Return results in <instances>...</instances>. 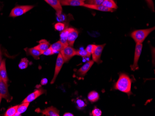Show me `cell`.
Returning <instances> with one entry per match:
<instances>
[{"label":"cell","mask_w":155,"mask_h":116,"mask_svg":"<svg viewBox=\"0 0 155 116\" xmlns=\"http://www.w3.org/2000/svg\"><path fill=\"white\" fill-rule=\"evenodd\" d=\"M54 28L57 31L62 32L66 28V26L64 23L58 22L55 24Z\"/></svg>","instance_id":"27"},{"label":"cell","mask_w":155,"mask_h":116,"mask_svg":"<svg viewBox=\"0 0 155 116\" xmlns=\"http://www.w3.org/2000/svg\"><path fill=\"white\" fill-rule=\"evenodd\" d=\"M2 60V55L1 50V47H0V66H1V64Z\"/></svg>","instance_id":"36"},{"label":"cell","mask_w":155,"mask_h":116,"mask_svg":"<svg viewBox=\"0 0 155 116\" xmlns=\"http://www.w3.org/2000/svg\"><path fill=\"white\" fill-rule=\"evenodd\" d=\"M131 80L127 74H121L115 85L114 88L122 92L127 93L129 96L131 94Z\"/></svg>","instance_id":"1"},{"label":"cell","mask_w":155,"mask_h":116,"mask_svg":"<svg viewBox=\"0 0 155 116\" xmlns=\"http://www.w3.org/2000/svg\"><path fill=\"white\" fill-rule=\"evenodd\" d=\"M97 45H89L87 47L86 50L89 53H93V52L94 51Z\"/></svg>","instance_id":"30"},{"label":"cell","mask_w":155,"mask_h":116,"mask_svg":"<svg viewBox=\"0 0 155 116\" xmlns=\"http://www.w3.org/2000/svg\"><path fill=\"white\" fill-rule=\"evenodd\" d=\"M68 33V28H66L63 31H62L60 35V37H61L60 41L66 46H68L67 42Z\"/></svg>","instance_id":"22"},{"label":"cell","mask_w":155,"mask_h":116,"mask_svg":"<svg viewBox=\"0 0 155 116\" xmlns=\"http://www.w3.org/2000/svg\"><path fill=\"white\" fill-rule=\"evenodd\" d=\"M147 4L148 5L149 7L153 10H154V3H153V0H145Z\"/></svg>","instance_id":"33"},{"label":"cell","mask_w":155,"mask_h":116,"mask_svg":"<svg viewBox=\"0 0 155 116\" xmlns=\"http://www.w3.org/2000/svg\"><path fill=\"white\" fill-rule=\"evenodd\" d=\"M25 50L27 54L31 55L35 60H39L40 59V56L43 54L42 52L35 48V47L31 48H26L25 49Z\"/></svg>","instance_id":"16"},{"label":"cell","mask_w":155,"mask_h":116,"mask_svg":"<svg viewBox=\"0 0 155 116\" xmlns=\"http://www.w3.org/2000/svg\"><path fill=\"white\" fill-rule=\"evenodd\" d=\"M2 97L1 95H0V105H1V103L2 99Z\"/></svg>","instance_id":"38"},{"label":"cell","mask_w":155,"mask_h":116,"mask_svg":"<svg viewBox=\"0 0 155 116\" xmlns=\"http://www.w3.org/2000/svg\"><path fill=\"white\" fill-rule=\"evenodd\" d=\"M76 51L73 47L68 46L61 51L60 52L64 60V63L68 62L73 57L76 56Z\"/></svg>","instance_id":"4"},{"label":"cell","mask_w":155,"mask_h":116,"mask_svg":"<svg viewBox=\"0 0 155 116\" xmlns=\"http://www.w3.org/2000/svg\"><path fill=\"white\" fill-rule=\"evenodd\" d=\"M74 1H77L79 2H84L86 0H74Z\"/></svg>","instance_id":"37"},{"label":"cell","mask_w":155,"mask_h":116,"mask_svg":"<svg viewBox=\"0 0 155 116\" xmlns=\"http://www.w3.org/2000/svg\"><path fill=\"white\" fill-rule=\"evenodd\" d=\"M0 10H1V8H0Z\"/></svg>","instance_id":"39"},{"label":"cell","mask_w":155,"mask_h":116,"mask_svg":"<svg viewBox=\"0 0 155 116\" xmlns=\"http://www.w3.org/2000/svg\"><path fill=\"white\" fill-rule=\"evenodd\" d=\"M48 83V79L46 78H43L41 80V84L42 85H45L47 84Z\"/></svg>","instance_id":"34"},{"label":"cell","mask_w":155,"mask_h":116,"mask_svg":"<svg viewBox=\"0 0 155 116\" xmlns=\"http://www.w3.org/2000/svg\"><path fill=\"white\" fill-rule=\"evenodd\" d=\"M44 1L55 10L57 15L59 16L61 15L62 12V8L59 0H44Z\"/></svg>","instance_id":"11"},{"label":"cell","mask_w":155,"mask_h":116,"mask_svg":"<svg viewBox=\"0 0 155 116\" xmlns=\"http://www.w3.org/2000/svg\"><path fill=\"white\" fill-rule=\"evenodd\" d=\"M61 6H83L84 2L74 0H59Z\"/></svg>","instance_id":"17"},{"label":"cell","mask_w":155,"mask_h":116,"mask_svg":"<svg viewBox=\"0 0 155 116\" xmlns=\"http://www.w3.org/2000/svg\"><path fill=\"white\" fill-rule=\"evenodd\" d=\"M50 46V44L48 42V41L46 40V39H42L39 41V45H37L36 46L34 47L43 52L46 51L47 49H48Z\"/></svg>","instance_id":"18"},{"label":"cell","mask_w":155,"mask_h":116,"mask_svg":"<svg viewBox=\"0 0 155 116\" xmlns=\"http://www.w3.org/2000/svg\"><path fill=\"white\" fill-rule=\"evenodd\" d=\"M29 61L26 58H24L21 59L20 63L18 64V67L21 70H24L27 68L28 65Z\"/></svg>","instance_id":"26"},{"label":"cell","mask_w":155,"mask_h":116,"mask_svg":"<svg viewBox=\"0 0 155 116\" xmlns=\"http://www.w3.org/2000/svg\"><path fill=\"white\" fill-rule=\"evenodd\" d=\"M45 92L46 91L45 90L41 89V88L35 90L34 92H32L29 95H28V96L23 100L22 103H25V102L30 103L35 100V99H36L37 98L39 97L42 94H44Z\"/></svg>","instance_id":"10"},{"label":"cell","mask_w":155,"mask_h":116,"mask_svg":"<svg viewBox=\"0 0 155 116\" xmlns=\"http://www.w3.org/2000/svg\"><path fill=\"white\" fill-rule=\"evenodd\" d=\"M143 44L137 43L136 45L135 51L134 58L133 64L131 66V70L133 71L138 69V62L141 54L142 51Z\"/></svg>","instance_id":"6"},{"label":"cell","mask_w":155,"mask_h":116,"mask_svg":"<svg viewBox=\"0 0 155 116\" xmlns=\"http://www.w3.org/2000/svg\"><path fill=\"white\" fill-rule=\"evenodd\" d=\"M67 46H66L63 43H62L61 41L59 40L57 41V42L50 45V47L55 53L58 52H61Z\"/></svg>","instance_id":"19"},{"label":"cell","mask_w":155,"mask_h":116,"mask_svg":"<svg viewBox=\"0 0 155 116\" xmlns=\"http://www.w3.org/2000/svg\"><path fill=\"white\" fill-rule=\"evenodd\" d=\"M64 61L61 53L58 55V57H57V60L56 62L55 67L54 74V77H53V79L51 81V84L54 83L55 81L56 78L58 76V74L60 73L63 65L64 64Z\"/></svg>","instance_id":"7"},{"label":"cell","mask_w":155,"mask_h":116,"mask_svg":"<svg viewBox=\"0 0 155 116\" xmlns=\"http://www.w3.org/2000/svg\"><path fill=\"white\" fill-rule=\"evenodd\" d=\"M104 0H87L86 4L91 5H102Z\"/></svg>","instance_id":"28"},{"label":"cell","mask_w":155,"mask_h":116,"mask_svg":"<svg viewBox=\"0 0 155 116\" xmlns=\"http://www.w3.org/2000/svg\"><path fill=\"white\" fill-rule=\"evenodd\" d=\"M0 95H1L2 98L6 99L8 102H10L12 100V97H11L8 90V83L0 77Z\"/></svg>","instance_id":"5"},{"label":"cell","mask_w":155,"mask_h":116,"mask_svg":"<svg viewBox=\"0 0 155 116\" xmlns=\"http://www.w3.org/2000/svg\"><path fill=\"white\" fill-rule=\"evenodd\" d=\"M0 77L5 81L6 83H8V77L6 70V61L5 59L2 60L1 64L0 66Z\"/></svg>","instance_id":"15"},{"label":"cell","mask_w":155,"mask_h":116,"mask_svg":"<svg viewBox=\"0 0 155 116\" xmlns=\"http://www.w3.org/2000/svg\"><path fill=\"white\" fill-rule=\"evenodd\" d=\"M41 112L43 115L47 116H60V111L57 108L54 106L48 107L43 110L41 111Z\"/></svg>","instance_id":"13"},{"label":"cell","mask_w":155,"mask_h":116,"mask_svg":"<svg viewBox=\"0 0 155 116\" xmlns=\"http://www.w3.org/2000/svg\"><path fill=\"white\" fill-rule=\"evenodd\" d=\"M155 27H153L152 28L148 29L136 30L131 33L130 36L135 41L136 44H142L147 36H148L151 32L155 30Z\"/></svg>","instance_id":"2"},{"label":"cell","mask_w":155,"mask_h":116,"mask_svg":"<svg viewBox=\"0 0 155 116\" xmlns=\"http://www.w3.org/2000/svg\"><path fill=\"white\" fill-rule=\"evenodd\" d=\"M64 116H74V115L72 113H70V112H66L63 115Z\"/></svg>","instance_id":"35"},{"label":"cell","mask_w":155,"mask_h":116,"mask_svg":"<svg viewBox=\"0 0 155 116\" xmlns=\"http://www.w3.org/2000/svg\"><path fill=\"white\" fill-rule=\"evenodd\" d=\"M79 36V32L76 29L74 28H68L67 42L70 46L73 47L75 41Z\"/></svg>","instance_id":"8"},{"label":"cell","mask_w":155,"mask_h":116,"mask_svg":"<svg viewBox=\"0 0 155 116\" xmlns=\"http://www.w3.org/2000/svg\"><path fill=\"white\" fill-rule=\"evenodd\" d=\"M94 61L93 60L89 61V62H87L86 64H84L77 71L78 75L81 77H84L87 74V72L89 71L91 67L94 64Z\"/></svg>","instance_id":"12"},{"label":"cell","mask_w":155,"mask_h":116,"mask_svg":"<svg viewBox=\"0 0 155 116\" xmlns=\"http://www.w3.org/2000/svg\"><path fill=\"white\" fill-rule=\"evenodd\" d=\"M105 45V44L97 45L94 51L93 52V53L91 54L92 57H93V60L94 62H96L98 64L102 63V61L101 60V56Z\"/></svg>","instance_id":"9"},{"label":"cell","mask_w":155,"mask_h":116,"mask_svg":"<svg viewBox=\"0 0 155 116\" xmlns=\"http://www.w3.org/2000/svg\"><path fill=\"white\" fill-rule=\"evenodd\" d=\"M99 99H100V95L98 92L94 91L91 92L88 95V99L92 103L96 102Z\"/></svg>","instance_id":"21"},{"label":"cell","mask_w":155,"mask_h":116,"mask_svg":"<svg viewBox=\"0 0 155 116\" xmlns=\"http://www.w3.org/2000/svg\"><path fill=\"white\" fill-rule=\"evenodd\" d=\"M54 52L52 50V48L49 47L48 49H47L46 51L43 52V55H44L45 56H51V55H54Z\"/></svg>","instance_id":"32"},{"label":"cell","mask_w":155,"mask_h":116,"mask_svg":"<svg viewBox=\"0 0 155 116\" xmlns=\"http://www.w3.org/2000/svg\"><path fill=\"white\" fill-rule=\"evenodd\" d=\"M76 103L78 107L80 108V109L84 108V107L87 106V104L86 103V102H84L82 99H77L76 101Z\"/></svg>","instance_id":"29"},{"label":"cell","mask_w":155,"mask_h":116,"mask_svg":"<svg viewBox=\"0 0 155 116\" xmlns=\"http://www.w3.org/2000/svg\"><path fill=\"white\" fill-rule=\"evenodd\" d=\"M33 5H23L17 6L12 9L10 12L9 16L11 17H16L23 15L25 13L30 11L34 8Z\"/></svg>","instance_id":"3"},{"label":"cell","mask_w":155,"mask_h":116,"mask_svg":"<svg viewBox=\"0 0 155 116\" xmlns=\"http://www.w3.org/2000/svg\"><path fill=\"white\" fill-rule=\"evenodd\" d=\"M76 56H81L82 58H89L91 54L89 53L86 50H81L76 51Z\"/></svg>","instance_id":"25"},{"label":"cell","mask_w":155,"mask_h":116,"mask_svg":"<svg viewBox=\"0 0 155 116\" xmlns=\"http://www.w3.org/2000/svg\"><path fill=\"white\" fill-rule=\"evenodd\" d=\"M18 105L12 106L8 108L4 114L5 116H14L17 112V107Z\"/></svg>","instance_id":"24"},{"label":"cell","mask_w":155,"mask_h":116,"mask_svg":"<svg viewBox=\"0 0 155 116\" xmlns=\"http://www.w3.org/2000/svg\"><path fill=\"white\" fill-rule=\"evenodd\" d=\"M102 5L110 9H117V6L114 0H104Z\"/></svg>","instance_id":"20"},{"label":"cell","mask_w":155,"mask_h":116,"mask_svg":"<svg viewBox=\"0 0 155 116\" xmlns=\"http://www.w3.org/2000/svg\"><path fill=\"white\" fill-rule=\"evenodd\" d=\"M92 115L94 116H101L102 111L98 108H95L92 111Z\"/></svg>","instance_id":"31"},{"label":"cell","mask_w":155,"mask_h":116,"mask_svg":"<svg viewBox=\"0 0 155 116\" xmlns=\"http://www.w3.org/2000/svg\"><path fill=\"white\" fill-rule=\"evenodd\" d=\"M83 7L90 8V9H94V10H98V11H103V12H110L114 11V9H110L108 8L105 7L102 5H91V4L84 3Z\"/></svg>","instance_id":"14"},{"label":"cell","mask_w":155,"mask_h":116,"mask_svg":"<svg viewBox=\"0 0 155 116\" xmlns=\"http://www.w3.org/2000/svg\"><path fill=\"white\" fill-rule=\"evenodd\" d=\"M29 104H30V103L25 102V103H22L20 105H18V107H17V113L20 115L24 113L27 110L28 107L29 106Z\"/></svg>","instance_id":"23"}]
</instances>
